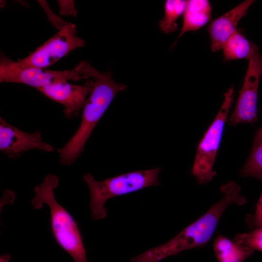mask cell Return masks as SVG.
Listing matches in <instances>:
<instances>
[{"label": "cell", "mask_w": 262, "mask_h": 262, "mask_svg": "<svg viewBox=\"0 0 262 262\" xmlns=\"http://www.w3.org/2000/svg\"><path fill=\"white\" fill-rule=\"evenodd\" d=\"M60 13L62 16H76L77 11L73 0H58Z\"/></svg>", "instance_id": "cell-20"}, {"label": "cell", "mask_w": 262, "mask_h": 262, "mask_svg": "<svg viewBox=\"0 0 262 262\" xmlns=\"http://www.w3.org/2000/svg\"><path fill=\"white\" fill-rule=\"evenodd\" d=\"M11 258V256L9 254L0 255V262H10Z\"/></svg>", "instance_id": "cell-21"}, {"label": "cell", "mask_w": 262, "mask_h": 262, "mask_svg": "<svg viewBox=\"0 0 262 262\" xmlns=\"http://www.w3.org/2000/svg\"><path fill=\"white\" fill-rule=\"evenodd\" d=\"M234 241L254 251H262V227L255 228L248 233L237 234Z\"/></svg>", "instance_id": "cell-17"}, {"label": "cell", "mask_w": 262, "mask_h": 262, "mask_svg": "<svg viewBox=\"0 0 262 262\" xmlns=\"http://www.w3.org/2000/svg\"><path fill=\"white\" fill-rule=\"evenodd\" d=\"M245 220L250 228L255 229L262 227V195L257 204L254 213L247 214Z\"/></svg>", "instance_id": "cell-18"}, {"label": "cell", "mask_w": 262, "mask_h": 262, "mask_svg": "<svg viewBox=\"0 0 262 262\" xmlns=\"http://www.w3.org/2000/svg\"><path fill=\"white\" fill-rule=\"evenodd\" d=\"M256 45L247 40L243 30L237 29L224 44L223 50L224 61L249 58Z\"/></svg>", "instance_id": "cell-14"}, {"label": "cell", "mask_w": 262, "mask_h": 262, "mask_svg": "<svg viewBox=\"0 0 262 262\" xmlns=\"http://www.w3.org/2000/svg\"><path fill=\"white\" fill-rule=\"evenodd\" d=\"M74 68L80 73L82 79H93L94 84L83 107L78 129L67 143L58 149L59 162L63 165H71L75 163L114 98L127 87L115 82L110 72H100L86 61H82Z\"/></svg>", "instance_id": "cell-1"}, {"label": "cell", "mask_w": 262, "mask_h": 262, "mask_svg": "<svg viewBox=\"0 0 262 262\" xmlns=\"http://www.w3.org/2000/svg\"><path fill=\"white\" fill-rule=\"evenodd\" d=\"M233 97L234 87L231 86L224 94L218 114L198 144L191 173L199 184L208 183L216 175L213 167Z\"/></svg>", "instance_id": "cell-5"}, {"label": "cell", "mask_w": 262, "mask_h": 262, "mask_svg": "<svg viewBox=\"0 0 262 262\" xmlns=\"http://www.w3.org/2000/svg\"><path fill=\"white\" fill-rule=\"evenodd\" d=\"M162 168L131 172L98 181L89 173L83 179L90 196V208L92 217L95 220L104 218L107 212L105 202L110 198L139 191L146 187L160 184L158 176Z\"/></svg>", "instance_id": "cell-4"}, {"label": "cell", "mask_w": 262, "mask_h": 262, "mask_svg": "<svg viewBox=\"0 0 262 262\" xmlns=\"http://www.w3.org/2000/svg\"><path fill=\"white\" fill-rule=\"evenodd\" d=\"M254 2L253 0H245L210 22L207 29L213 52L222 49L225 42L237 29L238 22Z\"/></svg>", "instance_id": "cell-11"}, {"label": "cell", "mask_w": 262, "mask_h": 262, "mask_svg": "<svg viewBox=\"0 0 262 262\" xmlns=\"http://www.w3.org/2000/svg\"><path fill=\"white\" fill-rule=\"evenodd\" d=\"M94 80L89 79L84 84L77 85L66 82L37 89L46 97L64 106V116L68 119L78 116L90 94Z\"/></svg>", "instance_id": "cell-10"}, {"label": "cell", "mask_w": 262, "mask_h": 262, "mask_svg": "<svg viewBox=\"0 0 262 262\" xmlns=\"http://www.w3.org/2000/svg\"><path fill=\"white\" fill-rule=\"evenodd\" d=\"M84 46V40L77 35L76 25L66 22L53 36L16 63L21 67L44 69L54 64L73 50Z\"/></svg>", "instance_id": "cell-6"}, {"label": "cell", "mask_w": 262, "mask_h": 262, "mask_svg": "<svg viewBox=\"0 0 262 262\" xmlns=\"http://www.w3.org/2000/svg\"><path fill=\"white\" fill-rule=\"evenodd\" d=\"M220 190L224 194L223 198L203 215L166 243L131 258V262H159L183 251L205 246L227 207L231 204L242 205L246 202V198L240 194V186L234 181L221 185Z\"/></svg>", "instance_id": "cell-2"}, {"label": "cell", "mask_w": 262, "mask_h": 262, "mask_svg": "<svg viewBox=\"0 0 262 262\" xmlns=\"http://www.w3.org/2000/svg\"><path fill=\"white\" fill-rule=\"evenodd\" d=\"M32 149L53 152L52 145L43 141L40 131H23L0 117V150L10 159H15Z\"/></svg>", "instance_id": "cell-9"}, {"label": "cell", "mask_w": 262, "mask_h": 262, "mask_svg": "<svg viewBox=\"0 0 262 262\" xmlns=\"http://www.w3.org/2000/svg\"><path fill=\"white\" fill-rule=\"evenodd\" d=\"M248 67L243 86L239 91L234 110L229 119V124L253 123L257 120L258 90L262 76V56L256 46L248 59Z\"/></svg>", "instance_id": "cell-8"}, {"label": "cell", "mask_w": 262, "mask_h": 262, "mask_svg": "<svg viewBox=\"0 0 262 262\" xmlns=\"http://www.w3.org/2000/svg\"><path fill=\"white\" fill-rule=\"evenodd\" d=\"M213 249L218 262H244L254 252L222 235L214 239Z\"/></svg>", "instance_id": "cell-13"}, {"label": "cell", "mask_w": 262, "mask_h": 262, "mask_svg": "<svg viewBox=\"0 0 262 262\" xmlns=\"http://www.w3.org/2000/svg\"><path fill=\"white\" fill-rule=\"evenodd\" d=\"M59 183L55 174L46 175L43 182L34 187L35 196L32 200L35 209L44 204L50 211V226L57 245L68 254L74 262H88L82 237L78 224L72 215L56 200L54 190Z\"/></svg>", "instance_id": "cell-3"}, {"label": "cell", "mask_w": 262, "mask_h": 262, "mask_svg": "<svg viewBox=\"0 0 262 262\" xmlns=\"http://www.w3.org/2000/svg\"><path fill=\"white\" fill-rule=\"evenodd\" d=\"M45 10L48 18L51 23L59 30L61 29L66 24V22L62 20L60 17L52 12L45 1H38Z\"/></svg>", "instance_id": "cell-19"}, {"label": "cell", "mask_w": 262, "mask_h": 262, "mask_svg": "<svg viewBox=\"0 0 262 262\" xmlns=\"http://www.w3.org/2000/svg\"><path fill=\"white\" fill-rule=\"evenodd\" d=\"M187 0H167L164 3V15L159 21V26L165 33H170L178 29L177 19L183 15Z\"/></svg>", "instance_id": "cell-16"}, {"label": "cell", "mask_w": 262, "mask_h": 262, "mask_svg": "<svg viewBox=\"0 0 262 262\" xmlns=\"http://www.w3.org/2000/svg\"><path fill=\"white\" fill-rule=\"evenodd\" d=\"M82 76L74 68L64 71L44 69L35 67H21L14 61L0 53V82L24 84L36 89L49 85L79 81Z\"/></svg>", "instance_id": "cell-7"}, {"label": "cell", "mask_w": 262, "mask_h": 262, "mask_svg": "<svg viewBox=\"0 0 262 262\" xmlns=\"http://www.w3.org/2000/svg\"><path fill=\"white\" fill-rule=\"evenodd\" d=\"M240 173L243 177H253L262 180V126L256 131L251 152Z\"/></svg>", "instance_id": "cell-15"}, {"label": "cell", "mask_w": 262, "mask_h": 262, "mask_svg": "<svg viewBox=\"0 0 262 262\" xmlns=\"http://www.w3.org/2000/svg\"><path fill=\"white\" fill-rule=\"evenodd\" d=\"M212 7L208 0H187L183 14V23L177 41L185 33L198 30L211 19Z\"/></svg>", "instance_id": "cell-12"}]
</instances>
